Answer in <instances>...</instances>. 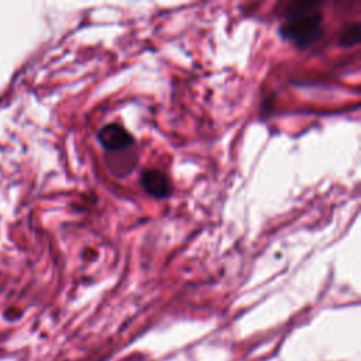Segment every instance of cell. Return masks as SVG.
<instances>
[{"mask_svg":"<svg viewBox=\"0 0 361 361\" xmlns=\"http://www.w3.org/2000/svg\"><path fill=\"white\" fill-rule=\"evenodd\" d=\"M141 185L144 190L157 199L166 197L171 193V182L168 176L159 169H147L141 175Z\"/></svg>","mask_w":361,"mask_h":361,"instance_id":"3957f363","label":"cell"},{"mask_svg":"<svg viewBox=\"0 0 361 361\" xmlns=\"http://www.w3.org/2000/svg\"><path fill=\"white\" fill-rule=\"evenodd\" d=\"M314 1H290L285 7L286 23L279 28L281 37L298 48H307L323 34L322 14Z\"/></svg>","mask_w":361,"mask_h":361,"instance_id":"6da1fadb","label":"cell"},{"mask_svg":"<svg viewBox=\"0 0 361 361\" xmlns=\"http://www.w3.org/2000/svg\"><path fill=\"white\" fill-rule=\"evenodd\" d=\"M100 144L110 152H120L134 145L133 135L120 124H107L99 131Z\"/></svg>","mask_w":361,"mask_h":361,"instance_id":"7a4b0ae2","label":"cell"},{"mask_svg":"<svg viewBox=\"0 0 361 361\" xmlns=\"http://www.w3.org/2000/svg\"><path fill=\"white\" fill-rule=\"evenodd\" d=\"M360 24H353L350 27H347L340 38V44L344 47H351L354 44H357L360 41Z\"/></svg>","mask_w":361,"mask_h":361,"instance_id":"277c9868","label":"cell"}]
</instances>
